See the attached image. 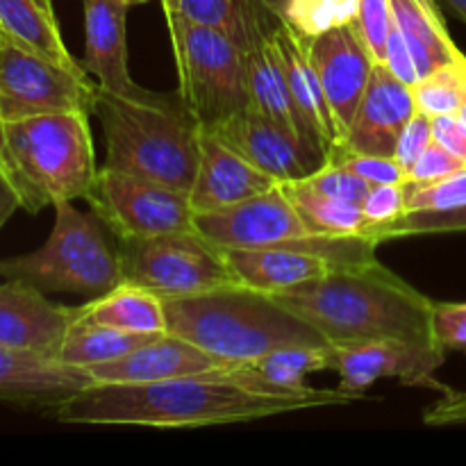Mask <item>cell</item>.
I'll list each match as a JSON object with an SVG mask.
<instances>
[{"mask_svg": "<svg viewBox=\"0 0 466 466\" xmlns=\"http://www.w3.org/2000/svg\"><path fill=\"white\" fill-rule=\"evenodd\" d=\"M317 408L326 405L246 390L221 369L157 382H94L50 412L55 421L71 426L208 428Z\"/></svg>", "mask_w": 466, "mask_h": 466, "instance_id": "6da1fadb", "label": "cell"}, {"mask_svg": "<svg viewBox=\"0 0 466 466\" xmlns=\"http://www.w3.org/2000/svg\"><path fill=\"white\" fill-rule=\"evenodd\" d=\"M271 299L317 328L335 349L382 339L441 349L432 323L435 300L378 259L335 267L319 280Z\"/></svg>", "mask_w": 466, "mask_h": 466, "instance_id": "7a4b0ae2", "label": "cell"}, {"mask_svg": "<svg viewBox=\"0 0 466 466\" xmlns=\"http://www.w3.org/2000/svg\"><path fill=\"white\" fill-rule=\"evenodd\" d=\"M0 176L27 214L86 198L98 177L89 112L0 118Z\"/></svg>", "mask_w": 466, "mask_h": 466, "instance_id": "3957f363", "label": "cell"}, {"mask_svg": "<svg viewBox=\"0 0 466 466\" xmlns=\"http://www.w3.org/2000/svg\"><path fill=\"white\" fill-rule=\"evenodd\" d=\"M164 312L167 332L230 364H250L287 346H330L271 296L241 285L164 299Z\"/></svg>", "mask_w": 466, "mask_h": 466, "instance_id": "277c9868", "label": "cell"}, {"mask_svg": "<svg viewBox=\"0 0 466 466\" xmlns=\"http://www.w3.org/2000/svg\"><path fill=\"white\" fill-rule=\"evenodd\" d=\"M91 114L100 121L105 167L189 194L200 155V123L177 91L127 100L98 89Z\"/></svg>", "mask_w": 466, "mask_h": 466, "instance_id": "5b68a950", "label": "cell"}, {"mask_svg": "<svg viewBox=\"0 0 466 466\" xmlns=\"http://www.w3.org/2000/svg\"><path fill=\"white\" fill-rule=\"evenodd\" d=\"M55 223L39 250L0 259V278L21 280L44 294H107L126 280L121 248L109 239V228L91 209L80 212L73 200L53 205Z\"/></svg>", "mask_w": 466, "mask_h": 466, "instance_id": "8992f818", "label": "cell"}, {"mask_svg": "<svg viewBox=\"0 0 466 466\" xmlns=\"http://www.w3.org/2000/svg\"><path fill=\"white\" fill-rule=\"evenodd\" d=\"M194 228L218 248H287L323 255L335 264H367L378 244L369 237L332 239L303 221L282 185L228 208L194 217Z\"/></svg>", "mask_w": 466, "mask_h": 466, "instance_id": "52a82bcc", "label": "cell"}, {"mask_svg": "<svg viewBox=\"0 0 466 466\" xmlns=\"http://www.w3.org/2000/svg\"><path fill=\"white\" fill-rule=\"evenodd\" d=\"M118 248L126 280L146 287L162 299H180L239 285L223 248L205 239L198 230L121 239Z\"/></svg>", "mask_w": 466, "mask_h": 466, "instance_id": "ba28073f", "label": "cell"}, {"mask_svg": "<svg viewBox=\"0 0 466 466\" xmlns=\"http://www.w3.org/2000/svg\"><path fill=\"white\" fill-rule=\"evenodd\" d=\"M176 71L177 94L205 130L250 105L246 50L226 32L185 23Z\"/></svg>", "mask_w": 466, "mask_h": 466, "instance_id": "9c48e42d", "label": "cell"}, {"mask_svg": "<svg viewBox=\"0 0 466 466\" xmlns=\"http://www.w3.org/2000/svg\"><path fill=\"white\" fill-rule=\"evenodd\" d=\"M85 200L118 241L196 230L189 194L148 177L103 167Z\"/></svg>", "mask_w": 466, "mask_h": 466, "instance_id": "30bf717a", "label": "cell"}, {"mask_svg": "<svg viewBox=\"0 0 466 466\" xmlns=\"http://www.w3.org/2000/svg\"><path fill=\"white\" fill-rule=\"evenodd\" d=\"M96 91L98 85H91L86 71H73L7 39L0 46V118L91 114Z\"/></svg>", "mask_w": 466, "mask_h": 466, "instance_id": "8fae6325", "label": "cell"}, {"mask_svg": "<svg viewBox=\"0 0 466 466\" xmlns=\"http://www.w3.org/2000/svg\"><path fill=\"white\" fill-rule=\"evenodd\" d=\"M444 349L435 346H417L399 339L369 341V344L335 349L332 371L339 373V390L364 399L369 387L378 380H399L408 387H428L435 391H446L435 378L437 369L444 364Z\"/></svg>", "mask_w": 466, "mask_h": 466, "instance_id": "7c38bea8", "label": "cell"}, {"mask_svg": "<svg viewBox=\"0 0 466 466\" xmlns=\"http://www.w3.org/2000/svg\"><path fill=\"white\" fill-rule=\"evenodd\" d=\"M305 46L326 94L341 144L353 123L376 62L353 23L323 32L314 39H305Z\"/></svg>", "mask_w": 466, "mask_h": 466, "instance_id": "4fadbf2b", "label": "cell"}, {"mask_svg": "<svg viewBox=\"0 0 466 466\" xmlns=\"http://www.w3.org/2000/svg\"><path fill=\"white\" fill-rule=\"evenodd\" d=\"M414 114L417 100L412 86L399 80L387 64H376L353 123L335 150L394 157L400 132Z\"/></svg>", "mask_w": 466, "mask_h": 466, "instance_id": "5bb4252c", "label": "cell"}, {"mask_svg": "<svg viewBox=\"0 0 466 466\" xmlns=\"http://www.w3.org/2000/svg\"><path fill=\"white\" fill-rule=\"evenodd\" d=\"M127 0H82L85 9V71L98 89L127 100H148L157 91L137 85L127 68Z\"/></svg>", "mask_w": 466, "mask_h": 466, "instance_id": "9a60e30c", "label": "cell"}, {"mask_svg": "<svg viewBox=\"0 0 466 466\" xmlns=\"http://www.w3.org/2000/svg\"><path fill=\"white\" fill-rule=\"evenodd\" d=\"M77 308L46 299L36 287L21 280L0 285V346L57 358Z\"/></svg>", "mask_w": 466, "mask_h": 466, "instance_id": "2e32d148", "label": "cell"}, {"mask_svg": "<svg viewBox=\"0 0 466 466\" xmlns=\"http://www.w3.org/2000/svg\"><path fill=\"white\" fill-rule=\"evenodd\" d=\"M212 132L246 162L267 176L276 177L278 182L303 180L309 173L317 171L296 137L250 105L218 123L217 127H212Z\"/></svg>", "mask_w": 466, "mask_h": 466, "instance_id": "e0dca14e", "label": "cell"}, {"mask_svg": "<svg viewBox=\"0 0 466 466\" xmlns=\"http://www.w3.org/2000/svg\"><path fill=\"white\" fill-rule=\"evenodd\" d=\"M94 382L86 369L59 358L0 346V400L5 403L53 410Z\"/></svg>", "mask_w": 466, "mask_h": 466, "instance_id": "ac0fdd59", "label": "cell"}, {"mask_svg": "<svg viewBox=\"0 0 466 466\" xmlns=\"http://www.w3.org/2000/svg\"><path fill=\"white\" fill-rule=\"evenodd\" d=\"M280 182L246 162L212 130L200 127V155L189 203L196 214L214 212L228 205L264 194Z\"/></svg>", "mask_w": 466, "mask_h": 466, "instance_id": "d6986e66", "label": "cell"}, {"mask_svg": "<svg viewBox=\"0 0 466 466\" xmlns=\"http://www.w3.org/2000/svg\"><path fill=\"white\" fill-rule=\"evenodd\" d=\"M273 41H276L282 68H285L287 82H289L291 100H294L300 123H303L308 153L317 167H323L328 155L339 146V137H337V127L321 82H319L312 59H309L308 46H305V39H300L285 23L273 35Z\"/></svg>", "mask_w": 466, "mask_h": 466, "instance_id": "ffe728a7", "label": "cell"}, {"mask_svg": "<svg viewBox=\"0 0 466 466\" xmlns=\"http://www.w3.org/2000/svg\"><path fill=\"white\" fill-rule=\"evenodd\" d=\"M230 367L235 364L214 358L208 350L198 349L182 337L162 332L153 341L137 349L135 353L126 355L116 362L96 364L86 371L94 376L96 382H157L221 371V369Z\"/></svg>", "mask_w": 466, "mask_h": 466, "instance_id": "44dd1931", "label": "cell"}, {"mask_svg": "<svg viewBox=\"0 0 466 466\" xmlns=\"http://www.w3.org/2000/svg\"><path fill=\"white\" fill-rule=\"evenodd\" d=\"M223 255L241 287L268 296L319 280L330 268L344 267L323 255L287 248H223Z\"/></svg>", "mask_w": 466, "mask_h": 466, "instance_id": "7402d4cb", "label": "cell"}, {"mask_svg": "<svg viewBox=\"0 0 466 466\" xmlns=\"http://www.w3.org/2000/svg\"><path fill=\"white\" fill-rule=\"evenodd\" d=\"M390 5L394 25L408 41L419 77L444 64L464 62L466 55L446 27L440 0H390Z\"/></svg>", "mask_w": 466, "mask_h": 466, "instance_id": "603a6c76", "label": "cell"}, {"mask_svg": "<svg viewBox=\"0 0 466 466\" xmlns=\"http://www.w3.org/2000/svg\"><path fill=\"white\" fill-rule=\"evenodd\" d=\"M180 12L185 23L226 32L246 53L273 39L282 25L267 0H180Z\"/></svg>", "mask_w": 466, "mask_h": 466, "instance_id": "cb8c5ba5", "label": "cell"}, {"mask_svg": "<svg viewBox=\"0 0 466 466\" xmlns=\"http://www.w3.org/2000/svg\"><path fill=\"white\" fill-rule=\"evenodd\" d=\"M0 32L7 41L46 59L85 71L66 48L55 18L53 0H0Z\"/></svg>", "mask_w": 466, "mask_h": 466, "instance_id": "d4e9b609", "label": "cell"}, {"mask_svg": "<svg viewBox=\"0 0 466 466\" xmlns=\"http://www.w3.org/2000/svg\"><path fill=\"white\" fill-rule=\"evenodd\" d=\"M246 66H248L250 107H255L259 114L271 118L273 123L285 127L287 132H291V135L296 137V141L300 144V148L308 153L303 123H300L299 112H296L294 100H291L289 82H287L285 68H282L280 55H278L276 48V41L268 39L264 41V44L250 48L248 53H246ZM314 167H317V164H314Z\"/></svg>", "mask_w": 466, "mask_h": 466, "instance_id": "484cf974", "label": "cell"}, {"mask_svg": "<svg viewBox=\"0 0 466 466\" xmlns=\"http://www.w3.org/2000/svg\"><path fill=\"white\" fill-rule=\"evenodd\" d=\"M80 314L100 326L127 332H167L164 299L146 287L123 280L107 294L80 305Z\"/></svg>", "mask_w": 466, "mask_h": 466, "instance_id": "4316f807", "label": "cell"}, {"mask_svg": "<svg viewBox=\"0 0 466 466\" xmlns=\"http://www.w3.org/2000/svg\"><path fill=\"white\" fill-rule=\"evenodd\" d=\"M159 335L162 332L150 335V332H127L112 326H100V323L82 317L80 308H77L57 358L62 362L73 364V367L89 369L96 367V364L116 362V360L135 353L137 349H141V346L148 344Z\"/></svg>", "mask_w": 466, "mask_h": 466, "instance_id": "83f0119b", "label": "cell"}, {"mask_svg": "<svg viewBox=\"0 0 466 466\" xmlns=\"http://www.w3.org/2000/svg\"><path fill=\"white\" fill-rule=\"evenodd\" d=\"M280 185L285 189V194L289 196L291 203L296 205L303 221L317 235L332 237V239H355V237H369V239H373L371 223L364 217L360 205L335 198V196H328L323 191H317L305 180H289L280 182Z\"/></svg>", "mask_w": 466, "mask_h": 466, "instance_id": "f1b7e54d", "label": "cell"}, {"mask_svg": "<svg viewBox=\"0 0 466 466\" xmlns=\"http://www.w3.org/2000/svg\"><path fill=\"white\" fill-rule=\"evenodd\" d=\"M360 0H287L280 18L303 39L353 23Z\"/></svg>", "mask_w": 466, "mask_h": 466, "instance_id": "f546056e", "label": "cell"}, {"mask_svg": "<svg viewBox=\"0 0 466 466\" xmlns=\"http://www.w3.org/2000/svg\"><path fill=\"white\" fill-rule=\"evenodd\" d=\"M412 91L417 109L426 112L428 116L458 114L466 96V59L444 64L437 71L428 73L412 86Z\"/></svg>", "mask_w": 466, "mask_h": 466, "instance_id": "4dcf8cb0", "label": "cell"}, {"mask_svg": "<svg viewBox=\"0 0 466 466\" xmlns=\"http://www.w3.org/2000/svg\"><path fill=\"white\" fill-rule=\"evenodd\" d=\"M444 232H466V205L441 209V212H431V209L405 212L396 221L378 228L373 235H376L378 244H382V241L396 239V237L444 235Z\"/></svg>", "mask_w": 466, "mask_h": 466, "instance_id": "1f68e13d", "label": "cell"}, {"mask_svg": "<svg viewBox=\"0 0 466 466\" xmlns=\"http://www.w3.org/2000/svg\"><path fill=\"white\" fill-rule=\"evenodd\" d=\"M405 205L408 212H419V209L441 212V209L462 208L466 205V168L428 185L405 182Z\"/></svg>", "mask_w": 466, "mask_h": 466, "instance_id": "d6a6232c", "label": "cell"}, {"mask_svg": "<svg viewBox=\"0 0 466 466\" xmlns=\"http://www.w3.org/2000/svg\"><path fill=\"white\" fill-rule=\"evenodd\" d=\"M353 25L358 27L360 36L367 44L373 62H385L387 39H390L391 25H394L390 0H360Z\"/></svg>", "mask_w": 466, "mask_h": 466, "instance_id": "836d02e7", "label": "cell"}, {"mask_svg": "<svg viewBox=\"0 0 466 466\" xmlns=\"http://www.w3.org/2000/svg\"><path fill=\"white\" fill-rule=\"evenodd\" d=\"M303 180L308 182L309 187H314L317 191H323V194L349 200V203L355 205H362L369 189H371V182L355 176L353 171H349V168L341 167V164L332 162H326L323 167H319L317 171L309 173L308 177H303Z\"/></svg>", "mask_w": 466, "mask_h": 466, "instance_id": "e575fe53", "label": "cell"}, {"mask_svg": "<svg viewBox=\"0 0 466 466\" xmlns=\"http://www.w3.org/2000/svg\"><path fill=\"white\" fill-rule=\"evenodd\" d=\"M326 162L341 164L355 176L364 177L371 185H400L405 182V171L394 157H382V155H362V153H346V150H335L328 155Z\"/></svg>", "mask_w": 466, "mask_h": 466, "instance_id": "d590c367", "label": "cell"}, {"mask_svg": "<svg viewBox=\"0 0 466 466\" xmlns=\"http://www.w3.org/2000/svg\"><path fill=\"white\" fill-rule=\"evenodd\" d=\"M360 208H362L364 217L371 223V237L376 239L373 232L378 228L396 221V218L408 212V205H405V182H400V185H371L367 198H364Z\"/></svg>", "mask_w": 466, "mask_h": 466, "instance_id": "8d00e7d4", "label": "cell"}, {"mask_svg": "<svg viewBox=\"0 0 466 466\" xmlns=\"http://www.w3.org/2000/svg\"><path fill=\"white\" fill-rule=\"evenodd\" d=\"M466 168V164L460 157H455L451 150H446L444 146L432 141L426 150L421 153V157L410 167V171L405 173V182L408 185H428V182H435L440 177L451 176V173H458Z\"/></svg>", "mask_w": 466, "mask_h": 466, "instance_id": "74e56055", "label": "cell"}, {"mask_svg": "<svg viewBox=\"0 0 466 466\" xmlns=\"http://www.w3.org/2000/svg\"><path fill=\"white\" fill-rule=\"evenodd\" d=\"M432 141H435V135H432V116H428L426 112L417 109V114L410 118L405 130L400 132L394 159L403 167V171L408 173L410 167L421 157V153L432 144Z\"/></svg>", "mask_w": 466, "mask_h": 466, "instance_id": "f35d334b", "label": "cell"}, {"mask_svg": "<svg viewBox=\"0 0 466 466\" xmlns=\"http://www.w3.org/2000/svg\"><path fill=\"white\" fill-rule=\"evenodd\" d=\"M435 337L444 350H466V303H435Z\"/></svg>", "mask_w": 466, "mask_h": 466, "instance_id": "ab89813d", "label": "cell"}, {"mask_svg": "<svg viewBox=\"0 0 466 466\" xmlns=\"http://www.w3.org/2000/svg\"><path fill=\"white\" fill-rule=\"evenodd\" d=\"M423 423L431 428L466 426V391H441L440 399L423 412Z\"/></svg>", "mask_w": 466, "mask_h": 466, "instance_id": "60d3db41", "label": "cell"}, {"mask_svg": "<svg viewBox=\"0 0 466 466\" xmlns=\"http://www.w3.org/2000/svg\"><path fill=\"white\" fill-rule=\"evenodd\" d=\"M382 64H387V68H390L399 80H403L405 85L414 86L419 80H421V77H419L412 53H410L408 41H405V36L400 35V30L396 25H391L390 39H387L385 62Z\"/></svg>", "mask_w": 466, "mask_h": 466, "instance_id": "b9f144b4", "label": "cell"}, {"mask_svg": "<svg viewBox=\"0 0 466 466\" xmlns=\"http://www.w3.org/2000/svg\"><path fill=\"white\" fill-rule=\"evenodd\" d=\"M432 135L437 144L444 146L466 164V123L458 114L432 116Z\"/></svg>", "mask_w": 466, "mask_h": 466, "instance_id": "7bdbcfd3", "label": "cell"}, {"mask_svg": "<svg viewBox=\"0 0 466 466\" xmlns=\"http://www.w3.org/2000/svg\"><path fill=\"white\" fill-rule=\"evenodd\" d=\"M162 3V12L167 16L168 36H171L173 46V59H180L182 48H185V18L180 12V0H159Z\"/></svg>", "mask_w": 466, "mask_h": 466, "instance_id": "ee69618b", "label": "cell"}, {"mask_svg": "<svg viewBox=\"0 0 466 466\" xmlns=\"http://www.w3.org/2000/svg\"><path fill=\"white\" fill-rule=\"evenodd\" d=\"M16 209H18L16 198H14V194L9 191L7 182H5L3 176H0V230H3V226L9 221V217H12Z\"/></svg>", "mask_w": 466, "mask_h": 466, "instance_id": "f6af8a7d", "label": "cell"}, {"mask_svg": "<svg viewBox=\"0 0 466 466\" xmlns=\"http://www.w3.org/2000/svg\"><path fill=\"white\" fill-rule=\"evenodd\" d=\"M440 5H444L453 16L466 23V0H440Z\"/></svg>", "mask_w": 466, "mask_h": 466, "instance_id": "bcb514c9", "label": "cell"}, {"mask_svg": "<svg viewBox=\"0 0 466 466\" xmlns=\"http://www.w3.org/2000/svg\"><path fill=\"white\" fill-rule=\"evenodd\" d=\"M267 5L278 14V16H280L282 9H285V5H287V0H267Z\"/></svg>", "mask_w": 466, "mask_h": 466, "instance_id": "7dc6e473", "label": "cell"}, {"mask_svg": "<svg viewBox=\"0 0 466 466\" xmlns=\"http://www.w3.org/2000/svg\"><path fill=\"white\" fill-rule=\"evenodd\" d=\"M458 116L462 118V121L466 123V96H464V103L460 105V109H458Z\"/></svg>", "mask_w": 466, "mask_h": 466, "instance_id": "c3c4849f", "label": "cell"}, {"mask_svg": "<svg viewBox=\"0 0 466 466\" xmlns=\"http://www.w3.org/2000/svg\"><path fill=\"white\" fill-rule=\"evenodd\" d=\"M127 3H130V5H144V3H148V0H127Z\"/></svg>", "mask_w": 466, "mask_h": 466, "instance_id": "681fc988", "label": "cell"}, {"mask_svg": "<svg viewBox=\"0 0 466 466\" xmlns=\"http://www.w3.org/2000/svg\"><path fill=\"white\" fill-rule=\"evenodd\" d=\"M5 44V36H3V32H0V46Z\"/></svg>", "mask_w": 466, "mask_h": 466, "instance_id": "f907efd6", "label": "cell"}]
</instances>
